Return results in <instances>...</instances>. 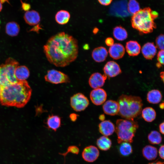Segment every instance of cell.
Here are the masks:
<instances>
[{
    "mask_svg": "<svg viewBox=\"0 0 164 164\" xmlns=\"http://www.w3.org/2000/svg\"><path fill=\"white\" fill-rule=\"evenodd\" d=\"M148 140L152 144H159L162 141V137L160 134L156 131H152L148 135Z\"/></svg>",
    "mask_w": 164,
    "mask_h": 164,
    "instance_id": "obj_31",
    "label": "cell"
},
{
    "mask_svg": "<svg viewBox=\"0 0 164 164\" xmlns=\"http://www.w3.org/2000/svg\"><path fill=\"white\" fill-rule=\"evenodd\" d=\"M98 127L100 133L106 136L112 135L115 130L114 125L109 120L102 121L99 124Z\"/></svg>",
    "mask_w": 164,
    "mask_h": 164,
    "instance_id": "obj_16",
    "label": "cell"
},
{
    "mask_svg": "<svg viewBox=\"0 0 164 164\" xmlns=\"http://www.w3.org/2000/svg\"><path fill=\"white\" fill-rule=\"evenodd\" d=\"M159 129L160 132L164 135V121L159 125Z\"/></svg>",
    "mask_w": 164,
    "mask_h": 164,
    "instance_id": "obj_41",
    "label": "cell"
},
{
    "mask_svg": "<svg viewBox=\"0 0 164 164\" xmlns=\"http://www.w3.org/2000/svg\"><path fill=\"white\" fill-rule=\"evenodd\" d=\"M77 115L75 114H72L70 115V118L71 120L73 121H75L77 118Z\"/></svg>",
    "mask_w": 164,
    "mask_h": 164,
    "instance_id": "obj_42",
    "label": "cell"
},
{
    "mask_svg": "<svg viewBox=\"0 0 164 164\" xmlns=\"http://www.w3.org/2000/svg\"><path fill=\"white\" fill-rule=\"evenodd\" d=\"M79 152V148L75 145H71L69 146L67 149V150L66 152L63 153H59L60 155L63 156L64 159H65V156L69 153H71L77 155Z\"/></svg>",
    "mask_w": 164,
    "mask_h": 164,
    "instance_id": "obj_34",
    "label": "cell"
},
{
    "mask_svg": "<svg viewBox=\"0 0 164 164\" xmlns=\"http://www.w3.org/2000/svg\"><path fill=\"white\" fill-rule=\"evenodd\" d=\"M96 144L100 149L103 151H107L111 148L112 142L109 138L107 136H103L97 139Z\"/></svg>",
    "mask_w": 164,
    "mask_h": 164,
    "instance_id": "obj_26",
    "label": "cell"
},
{
    "mask_svg": "<svg viewBox=\"0 0 164 164\" xmlns=\"http://www.w3.org/2000/svg\"><path fill=\"white\" fill-rule=\"evenodd\" d=\"M128 54L131 56H137L140 53L141 46L136 41L130 40L127 42L125 46Z\"/></svg>",
    "mask_w": 164,
    "mask_h": 164,
    "instance_id": "obj_20",
    "label": "cell"
},
{
    "mask_svg": "<svg viewBox=\"0 0 164 164\" xmlns=\"http://www.w3.org/2000/svg\"><path fill=\"white\" fill-rule=\"evenodd\" d=\"M159 154L160 158L164 159V145L160 147L159 150Z\"/></svg>",
    "mask_w": 164,
    "mask_h": 164,
    "instance_id": "obj_38",
    "label": "cell"
},
{
    "mask_svg": "<svg viewBox=\"0 0 164 164\" xmlns=\"http://www.w3.org/2000/svg\"><path fill=\"white\" fill-rule=\"evenodd\" d=\"M109 53L111 58L118 60L123 57L125 53V49L122 44L115 43L110 47Z\"/></svg>",
    "mask_w": 164,
    "mask_h": 164,
    "instance_id": "obj_15",
    "label": "cell"
},
{
    "mask_svg": "<svg viewBox=\"0 0 164 164\" xmlns=\"http://www.w3.org/2000/svg\"><path fill=\"white\" fill-rule=\"evenodd\" d=\"M8 0H0V12L2 9V4L5 2H7Z\"/></svg>",
    "mask_w": 164,
    "mask_h": 164,
    "instance_id": "obj_43",
    "label": "cell"
},
{
    "mask_svg": "<svg viewBox=\"0 0 164 164\" xmlns=\"http://www.w3.org/2000/svg\"><path fill=\"white\" fill-rule=\"evenodd\" d=\"M162 98L161 93L157 89H153L149 91L147 95V100L151 104H158L161 101Z\"/></svg>",
    "mask_w": 164,
    "mask_h": 164,
    "instance_id": "obj_23",
    "label": "cell"
},
{
    "mask_svg": "<svg viewBox=\"0 0 164 164\" xmlns=\"http://www.w3.org/2000/svg\"><path fill=\"white\" fill-rule=\"evenodd\" d=\"M143 156L149 160L155 159L158 155L157 148L150 145H147L143 148L142 150Z\"/></svg>",
    "mask_w": 164,
    "mask_h": 164,
    "instance_id": "obj_22",
    "label": "cell"
},
{
    "mask_svg": "<svg viewBox=\"0 0 164 164\" xmlns=\"http://www.w3.org/2000/svg\"><path fill=\"white\" fill-rule=\"evenodd\" d=\"M159 107L161 109H164V101L162 102L159 104Z\"/></svg>",
    "mask_w": 164,
    "mask_h": 164,
    "instance_id": "obj_47",
    "label": "cell"
},
{
    "mask_svg": "<svg viewBox=\"0 0 164 164\" xmlns=\"http://www.w3.org/2000/svg\"><path fill=\"white\" fill-rule=\"evenodd\" d=\"M0 86H1L0 85Z\"/></svg>",
    "mask_w": 164,
    "mask_h": 164,
    "instance_id": "obj_49",
    "label": "cell"
},
{
    "mask_svg": "<svg viewBox=\"0 0 164 164\" xmlns=\"http://www.w3.org/2000/svg\"><path fill=\"white\" fill-rule=\"evenodd\" d=\"M107 78V76L105 74L102 75L97 72L94 73L89 78V84L93 88H100L104 85Z\"/></svg>",
    "mask_w": 164,
    "mask_h": 164,
    "instance_id": "obj_13",
    "label": "cell"
},
{
    "mask_svg": "<svg viewBox=\"0 0 164 164\" xmlns=\"http://www.w3.org/2000/svg\"><path fill=\"white\" fill-rule=\"evenodd\" d=\"M103 70L104 74L109 77H115L121 72L118 64L114 61L108 62L105 65Z\"/></svg>",
    "mask_w": 164,
    "mask_h": 164,
    "instance_id": "obj_12",
    "label": "cell"
},
{
    "mask_svg": "<svg viewBox=\"0 0 164 164\" xmlns=\"http://www.w3.org/2000/svg\"><path fill=\"white\" fill-rule=\"evenodd\" d=\"M7 78L11 84L18 82L15 74L16 67L18 66V63L11 58H8L4 64Z\"/></svg>",
    "mask_w": 164,
    "mask_h": 164,
    "instance_id": "obj_9",
    "label": "cell"
},
{
    "mask_svg": "<svg viewBox=\"0 0 164 164\" xmlns=\"http://www.w3.org/2000/svg\"><path fill=\"white\" fill-rule=\"evenodd\" d=\"M29 74L28 68L25 66H18L15 69V76L18 81L26 80Z\"/></svg>",
    "mask_w": 164,
    "mask_h": 164,
    "instance_id": "obj_21",
    "label": "cell"
},
{
    "mask_svg": "<svg viewBox=\"0 0 164 164\" xmlns=\"http://www.w3.org/2000/svg\"><path fill=\"white\" fill-rule=\"evenodd\" d=\"M157 60L158 62L156 64L157 67H160L161 65H164V50H161L158 52Z\"/></svg>",
    "mask_w": 164,
    "mask_h": 164,
    "instance_id": "obj_36",
    "label": "cell"
},
{
    "mask_svg": "<svg viewBox=\"0 0 164 164\" xmlns=\"http://www.w3.org/2000/svg\"><path fill=\"white\" fill-rule=\"evenodd\" d=\"M99 2L104 5H108L111 2L112 0H98Z\"/></svg>",
    "mask_w": 164,
    "mask_h": 164,
    "instance_id": "obj_39",
    "label": "cell"
},
{
    "mask_svg": "<svg viewBox=\"0 0 164 164\" xmlns=\"http://www.w3.org/2000/svg\"><path fill=\"white\" fill-rule=\"evenodd\" d=\"M71 107L75 111H81L84 110L88 106L89 101L87 98L83 94L77 93L70 98Z\"/></svg>",
    "mask_w": 164,
    "mask_h": 164,
    "instance_id": "obj_8",
    "label": "cell"
},
{
    "mask_svg": "<svg viewBox=\"0 0 164 164\" xmlns=\"http://www.w3.org/2000/svg\"><path fill=\"white\" fill-rule=\"evenodd\" d=\"M44 79L46 81L55 84L70 82V78L67 75L54 69L48 70Z\"/></svg>",
    "mask_w": 164,
    "mask_h": 164,
    "instance_id": "obj_7",
    "label": "cell"
},
{
    "mask_svg": "<svg viewBox=\"0 0 164 164\" xmlns=\"http://www.w3.org/2000/svg\"><path fill=\"white\" fill-rule=\"evenodd\" d=\"M156 47L160 50H164V34L158 36L155 39Z\"/></svg>",
    "mask_w": 164,
    "mask_h": 164,
    "instance_id": "obj_35",
    "label": "cell"
},
{
    "mask_svg": "<svg viewBox=\"0 0 164 164\" xmlns=\"http://www.w3.org/2000/svg\"><path fill=\"white\" fill-rule=\"evenodd\" d=\"M46 124L49 128L56 131L60 126V118L56 115H49L47 120Z\"/></svg>",
    "mask_w": 164,
    "mask_h": 164,
    "instance_id": "obj_24",
    "label": "cell"
},
{
    "mask_svg": "<svg viewBox=\"0 0 164 164\" xmlns=\"http://www.w3.org/2000/svg\"><path fill=\"white\" fill-rule=\"evenodd\" d=\"M22 8L25 11H28L30 8V5L28 3L24 2H22Z\"/></svg>",
    "mask_w": 164,
    "mask_h": 164,
    "instance_id": "obj_40",
    "label": "cell"
},
{
    "mask_svg": "<svg viewBox=\"0 0 164 164\" xmlns=\"http://www.w3.org/2000/svg\"><path fill=\"white\" fill-rule=\"evenodd\" d=\"M128 9L129 13L133 15L140 10L139 4L136 0H129L128 3Z\"/></svg>",
    "mask_w": 164,
    "mask_h": 164,
    "instance_id": "obj_33",
    "label": "cell"
},
{
    "mask_svg": "<svg viewBox=\"0 0 164 164\" xmlns=\"http://www.w3.org/2000/svg\"><path fill=\"white\" fill-rule=\"evenodd\" d=\"M99 155V152L97 148L92 145L85 148L82 153V156L84 160L89 162L95 161Z\"/></svg>",
    "mask_w": 164,
    "mask_h": 164,
    "instance_id": "obj_10",
    "label": "cell"
},
{
    "mask_svg": "<svg viewBox=\"0 0 164 164\" xmlns=\"http://www.w3.org/2000/svg\"><path fill=\"white\" fill-rule=\"evenodd\" d=\"M160 75L162 80L164 84V71L161 72Z\"/></svg>",
    "mask_w": 164,
    "mask_h": 164,
    "instance_id": "obj_44",
    "label": "cell"
},
{
    "mask_svg": "<svg viewBox=\"0 0 164 164\" xmlns=\"http://www.w3.org/2000/svg\"><path fill=\"white\" fill-rule=\"evenodd\" d=\"M99 119L101 121H104L105 118V115L103 114L100 115L99 116Z\"/></svg>",
    "mask_w": 164,
    "mask_h": 164,
    "instance_id": "obj_45",
    "label": "cell"
},
{
    "mask_svg": "<svg viewBox=\"0 0 164 164\" xmlns=\"http://www.w3.org/2000/svg\"><path fill=\"white\" fill-rule=\"evenodd\" d=\"M24 18L26 22L30 26L36 25L40 21L39 13L34 10L26 11L24 14Z\"/></svg>",
    "mask_w": 164,
    "mask_h": 164,
    "instance_id": "obj_18",
    "label": "cell"
},
{
    "mask_svg": "<svg viewBox=\"0 0 164 164\" xmlns=\"http://www.w3.org/2000/svg\"><path fill=\"white\" fill-rule=\"evenodd\" d=\"M32 92L26 80L1 87L0 104L7 106L23 107L30 100Z\"/></svg>",
    "mask_w": 164,
    "mask_h": 164,
    "instance_id": "obj_2",
    "label": "cell"
},
{
    "mask_svg": "<svg viewBox=\"0 0 164 164\" xmlns=\"http://www.w3.org/2000/svg\"><path fill=\"white\" fill-rule=\"evenodd\" d=\"M20 30L19 25L14 22H8L5 26L6 33L9 35L14 36L18 34Z\"/></svg>",
    "mask_w": 164,
    "mask_h": 164,
    "instance_id": "obj_28",
    "label": "cell"
},
{
    "mask_svg": "<svg viewBox=\"0 0 164 164\" xmlns=\"http://www.w3.org/2000/svg\"><path fill=\"white\" fill-rule=\"evenodd\" d=\"M119 146V153L122 156L126 157L129 155L132 152V148L130 143L128 142L121 143Z\"/></svg>",
    "mask_w": 164,
    "mask_h": 164,
    "instance_id": "obj_30",
    "label": "cell"
},
{
    "mask_svg": "<svg viewBox=\"0 0 164 164\" xmlns=\"http://www.w3.org/2000/svg\"><path fill=\"white\" fill-rule=\"evenodd\" d=\"M110 14L116 17L124 18L131 14L128 9V2L126 0H120L114 2L111 7Z\"/></svg>",
    "mask_w": 164,
    "mask_h": 164,
    "instance_id": "obj_6",
    "label": "cell"
},
{
    "mask_svg": "<svg viewBox=\"0 0 164 164\" xmlns=\"http://www.w3.org/2000/svg\"><path fill=\"white\" fill-rule=\"evenodd\" d=\"M113 34L114 37L119 41L124 40L128 37L126 30L120 26H117L114 28Z\"/></svg>",
    "mask_w": 164,
    "mask_h": 164,
    "instance_id": "obj_29",
    "label": "cell"
},
{
    "mask_svg": "<svg viewBox=\"0 0 164 164\" xmlns=\"http://www.w3.org/2000/svg\"><path fill=\"white\" fill-rule=\"evenodd\" d=\"M117 102L119 108L118 114L126 119L134 120L142 112L143 103L138 96L122 94Z\"/></svg>",
    "mask_w": 164,
    "mask_h": 164,
    "instance_id": "obj_3",
    "label": "cell"
},
{
    "mask_svg": "<svg viewBox=\"0 0 164 164\" xmlns=\"http://www.w3.org/2000/svg\"><path fill=\"white\" fill-rule=\"evenodd\" d=\"M158 15L157 12L152 11L149 7L140 9L132 17V26L141 33L151 32L156 28L154 21Z\"/></svg>",
    "mask_w": 164,
    "mask_h": 164,
    "instance_id": "obj_4",
    "label": "cell"
},
{
    "mask_svg": "<svg viewBox=\"0 0 164 164\" xmlns=\"http://www.w3.org/2000/svg\"><path fill=\"white\" fill-rule=\"evenodd\" d=\"M11 84L7 77L4 64L0 65V85L1 87L7 86Z\"/></svg>",
    "mask_w": 164,
    "mask_h": 164,
    "instance_id": "obj_32",
    "label": "cell"
},
{
    "mask_svg": "<svg viewBox=\"0 0 164 164\" xmlns=\"http://www.w3.org/2000/svg\"><path fill=\"white\" fill-rule=\"evenodd\" d=\"M106 45L108 46H111L114 44V39L111 37H108L105 40Z\"/></svg>",
    "mask_w": 164,
    "mask_h": 164,
    "instance_id": "obj_37",
    "label": "cell"
},
{
    "mask_svg": "<svg viewBox=\"0 0 164 164\" xmlns=\"http://www.w3.org/2000/svg\"><path fill=\"white\" fill-rule=\"evenodd\" d=\"M142 52L146 59L152 60L156 53V47L153 43H147L142 46Z\"/></svg>",
    "mask_w": 164,
    "mask_h": 164,
    "instance_id": "obj_17",
    "label": "cell"
},
{
    "mask_svg": "<svg viewBox=\"0 0 164 164\" xmlns=\"http://www.w3.org/2000/svg\"><path fill=\"white\" fill-rule=\"evenodd\" d=\"M142 115L145 121L148 122H151L155 119L156 113L153 108L147 107L145 108L142 111Z\"/></svg>",
    "mask_w": 164,
    "mask_h": 164,
    "instance_id": "obj_27",
    "label": "cell"
},
{
    "mask_svg": "<svg viewBox=\"0 0 164 164\" xmlns=\"http://www.w3.org/2000/svg\"><path fill=\"white\" fill-rule=\"evenodd\" d=\"M48 60L57 67L67 66L77 59L78 53L77 40L64 32L50 38L43 46Z\"/></svg>",
    "mask_w": 164,
    "mask_h": 164,
    "instance_id": "obj_1",
    "label": "cell"
},
{
    "mask_svg": "<svg viewBox=\"0 0 164 164\" xmlns=\"http://www.w3.org/2000/svg\"><path fill=\"white\" fill-rule=\"evenodd\" d=\"M148 164H164V162L158 161L155 162L150 163Z\"/></svg>",
    "mask_w": 164,
    "mask_h": 164,
    "instance_id": "obj_46",
    "label": "cell"
},
{
    "mask_svg": "<svg viewBox=\"0 0 164 164\" xmlns=\"http://www.w3.org/2000/svg\"><path fill=\"white\" fill-rule=\"evenodd\" d=\"M98 29L97 28H94L93 31V33L95 34H96L98 31Z\"/></svg>",
    "mask_w": 164,
    "mask_h": 164,
    "instance_id": "obj_48",
    "label": "cell"
},
{
    "mask_svg": "<svg viewBox=\"0 0 164 164\" xmlns=\"http://www.w3.org/2000/svg\"><path fill=\"white\" fill-rule=\"evenodd\" d=\"M70 14L67 11L60 10L56 14L55 19L56 22L60 25H64L67 23L70 18Z\"/></svg>",
    "mask_w": 164,
    "mask_h": 164,
    "instance_id": "obj_25",
    "label": "cell"
},
{
    "mask_svg": "<svg viewBox=\"0 0 164 164\" xmlns=\"http://www.w3.org/2000/svg\"><path fill=\"white\" fill-rule=\"evenodd\" d=\"M119 109L118 102L112 100L107 101L103 106V109L105 113L111 116L118 114Z\"/></svg>",
    "mask_w": 164,
    "mask_h": 164,
    "instance_id": "obj_14",
    "label": "cell"
},
{
    "mask_svg": "<svg viewBox=\"0 0 164 164\" xmlns=\"http://www.w3.org/2000/svg\"><path fill=\"white\" fill-rule=\"evenodd\" d=\"M138 127V123L134 120L118 119L116 122L115 132L119 144L133 141V138Z\"/></svg>",
    "mask_w": 164,
    "mask_h": 164,
    "instance_id": "obj_5",
    "label": "cell"
},
{
    "mask_svg": "<svg viewBox=\"0 0 164 164\" xmlns=\"http://www.w3.org/2000/svg\"><path fill=\"white\" fill-rule=\"evenodd\" d=\"M108 54L106 49L103 46L95 48L92 53V56L94 60L97 62H101L104 61Z\"/></svg>",
    "mask_w": 164,
    "mask_h": 164,
    "instance_id": "obj_19",
    "label": "cell"
},
{
    "mask_svg": "<svg viewBox=\"0 0 164 164\" xmlns=\"http://www.w3.org/2000/svg\"><path fill=\"white\" fill-rule=\"evenodd\" d=\"M107 97V93L103 89H95L91 91L90 97L92 102L95 105H99L104 103Z\"/></svg>",
    "mask_w": 164,
    "mask_h": 164,
    "instance_id": "obj_11",
    "label": "cell"
}]
</instances>
